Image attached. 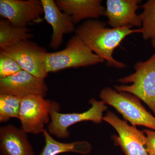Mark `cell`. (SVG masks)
Segmentation results:
<instances>
[{
    "instance_id": "obj_16",
    "label": "cell",
    "mask_w": 155,
    "mask_h": 155,
    "mask_svg": "<svg viewBox=\"0 0 155 155\" xmlns=\"http://www.w3.org/2000/svg\"><path fill=\"white\" fill-rule=\"evenodd\" d=\"M28 28L15 27L6 19L0 20V48L1 49L8 47L19 42L28 40L32 38Z\"/></svg>"
},
{
    "instance_id": "obj_17",
    "label": "cell",
    "mask_w": 155,
    "mask_h": 155,
    "mask_svg": "<svg viewBox=\"0 0 155 155\" xmlns=\"http://www.w3.org/2000/svg\"><path fill=\"white\" fill-rule=\"evenodd\" d=\"M143 11L139 14L142 23V35L145 40L155 38V0H149L140 6Z\"/></svg>"
},
{
    "instance_id": "obj_18",
    "label": "cell",
    "mask_w": 155,
    "mask_h": 155,
    "mask_svg": "<svg viewBox=\"0 0 155 155\" xmlns=\"http://www.w3.org/2000/svg\"><path fill=\"white\" fill-rule=\"evenodd\" d=\"M22 98L4 94H0V122L9 121L11 118H19Z\"/></svg>"
},
{
    "instance_id": "obj_3",
    "label": "cell",
    "mask_w": 155,
    "mask_h": 155,
    "mask_svg": "<svg viewBox=\"0 0 155 155\" xmlns=\"http://www.w3.org/2000/svg\"><path fill=\"white\" fill-rule=\"evenodd\" d=\"M134 72L119 80L130 85H115L118 92L129 93L137 97L148 106L155 116V53L144 61L134 65Z\"/></svg>"
},
{
    "instance_id": "obj_13",
    "label": "cell",
    "mask_w": 155,
    "mask_h": 155,
    "mask_svg": "<svg viewBox=\"0 0 155 155\" xmlns=\"http://www.w3.org/2000/svg\"><path fill=\"white\" fill-rule=\"evenodd\" d=\"M1 155H35L27 133L13 125L0 128Z\"/></svg>"
},
{
    "instance_id": "obj_15",
    "label": "cell",
    "mask_w": 155,
    "mask_h": 155,
    "mask_svg": "<svg viewBox=\"0 0 155 155\" xmlns=\"http://www.w3.org/2000/svg\"><path fill=\"white\" fill-rule=\"evenodd\" d=\"M43 134L45 139V145L39 155H58L65 153H74L88 155L91 151V144L86 140L71 143H63L54 139L47 129Z\"/></svg>"
},
{
    "instance_id": "obj_20",
    "label": "cell",
    "mask_w": 155,
    "mask_h": 155,
    "mask_svg": "<svg viewBox=\"0 0 155 155\" xmlns=\"http://www.w3.org/2000/svg\"><path fill=\"white\" fill-rule=\"evenodd\" d=\"M146 136V147L149 155H155V130L143 129Z\"/></svg>"
},
{
    "instance_id": "obj_8",
    "label": "cell",
    "mask_w": 155,
    "mask_h": 155,
    "mask_svg": "<svg viewBox=\"0 0 155 155\" xmlns=\"http://www.w3.org/2000/svg\"><path fill=\"white\" fill-rule=\"evenodd\" d=\"M103 121L110 124L117 132L118 135L113 136V140L125 155H149L146 136L143 130L128 125L111 111L104 116Z\"/></svg>"
},
{
    "instance_id": "obj_9",
    "label": "cell",
    "mask_w": 155,
    "mask_h": 155,
    "mask_svg": "<svg viewBox=\"0 0 155 155\" xmlns=\"http://www.w3.org/2000/svg\"><path fill=\"white\" fill-rule=\"evenodd\" d=\"M44 14L41 0H1L0 15L15 27L26 28L41 20Z\"/></svg>"
},
{
    "instance_id": "obj_7",
    "label": "cell",
    "mask_w": 155,
    "mask_h": 155,
    "mask_svg": "<svg viewBox=\"0 0 155 155\" xmlns=\"http://www.w3.org/2000/svg\"><path fill=\"white\" fill-rule=\"evenodd\" d=\"M19 64L25 70L35 77L44 79L48 73L45 68L46 50L36 43L29 40L19 42L1 49Z\"/></svg>"
},
{
    "instance_id": "obj_11",
    "label": "cell",
    "mask_w": 155,
    "mask_h": 155,
    "mask_svg": "<svg viewBox=\"0 0 155 155\" xmlns=\"http://www.w3.org/2000/svg\"><path fill=\"white\" fill-rule=\"evenodd\" d=\"M140 0H107L105 16L112 28L134 26L141 28L142 23L137 11Z\"/></svg>"
},
{
    "instance_id": "obj_1",
    "label": "cell",
    "mask_w": 155,
    "mask_h": 155,
    "mask_svg": "<svg viewBox=\"0 0 155 155\" xmlns=\"http://www.w3.org/2000/svg\"><path fill=\"white\" fill-rule=\"evenodd\" d=\"M137 33H142L141 28L132 29L130 27L109 28L105 22L94 19H87L79 25L75 31V35L94 54L105 61L107 66L119 69L126 68L127 66L114 59V50L125 38Z\"/></svg>"
},
{
    "instance_id": "obj_6",
    "label": "cell",
    "mask_w": 155,
    "mask_h": 155,
    "mask_svg": "<svg viewBox=\"0 0 155 155\" xmlns=\"http://www.w3.org/2000/svg\"><path fill=\"white\" fill-rule=\"evenodd\" d=\"M53 101L38 95H31L22 99L18 119L22 130L26 133H43L45 125L51 120Z\"/></svg>"
},
{
    "instance_id": "obj_4",
    "label": "cell",
    "mask_w": 155,
    "mask_h": 155,
    "mask_svg": "<svg viewBox=\"0 0 155 155\" xmlns=\"http://www.w3.org/2000/svg\"><path fill=\"white\" fill-rule=\"evenodd\" d=\"M100 97L106 104L115 108L132 126H144L155 130V116L147 111L137 97L110 87L103 89Z\"/></svg>"
},
{
    "instance_id": "obj_2",
    "label": "cell",
    "mask_w": 155,
    "mask_h": 155,
    "mask_svg": "<svg viewBox=\"0 0 155 155\" xmlns=\"http://www.w3.org/2000/svg\"><path fill=\"white\" fill-rule=\"evenodd\" d=\"M104 62L75 35L69 40L64 49L47 53L45 68L48 73L68 68L86 67Z\"/></svg>"
},
{
    "instance_id": "obj_5",
    "label": "cell",
    "mask_w": 155,
    "mask_h": 155,
    "mask_svg": "<svg viewBox=\"0 0 155 155\" xmlns=\"http://www.w3.org/2000/svg\"><path fill=\"white\" fill-rule=\"evenodd\" d=\"M89 103L91 107L85 112L63 114L59 112V104L53 101L50 113L51 120L47 126L49 133L58 138H67L70 135L69 127L74 124L83 121H91L96 124L101 123L103 114L107 107L102 101H98L94 98L91 99Z\"/></svg>"
},
{
    "instance_id": "obj_12",
    "label": "cell",
    "mask_w": 155,
    "mask_h": 155,
    "mask_svg": "<svg viewBox=\"0 0 155 155\" xmlns=\"http://www.w3.org/2000/svg\"><path fill=\"white\" fill-rule=\"evenodd\" d=\"M45 19L53 29L50 46L57 49L62 44L64 35L75 32V24L72 17L62 12L54 0H41Z\"/></svg>"
},
{
    "instance_id": "obj_14",
    "label": "cell",
    "mask_w": 155,
    "mask_h": 155,
    "mask_svg": "<svg viewBox=\"0 0 155 155\" xmlns=\"http://www.w3.org/2000/svg\"><path fill=\"white\" fill-rule=\"evenodd\" d=\"M61 11L72 17L75 24L85 19H97L105 16L106 8L101 0H57Z\"/></svg>"
},
{
    "instance_id": "obj_10",
    "label": "cell",
    "mask_w": 155,
    "mask_h": 155,
    "mask_svg": "<svg viewBox=\"0 0 155 155\" xmlns=\"http://www.w3.org/2000/svg\"><path fill=\"white\" fill-rule=\"evenodd\" d=\"M48 91L44 79L35 77L25 70L0 78V94L12 95L22 99L31 95L45 97Z\"/></svg>"
},
{
    "instance_id": "obj_21",
    "label": "cell",
    "mask_w": 155,
    "mask_h": 155,
    "mask_svg": "<svg viewBox=\"0 0 155 155\" xmlns=\"http://www.w3.org/2000/svg\"><path fill=\"white\" fill-rule=\"evenodd\" d=\"M151 42L153 48L155 49V38L151 40Z\"/></svg>"
},
{
    "instance_id": "obj_19",
    "label": "cell",
    "mask_w": 155,
    "mask_h": 155,
    "mask_svg": "<svg viewBox=\"0 0 155 155\" xmlns=\"http://www.w3.org/2000/svg\"><path fill=\"white\" fill-rule=\"evenodd\" d=\"M22 70L15 60L0 51V78L11 76Z\"/></svg>"
}]
</instances>
